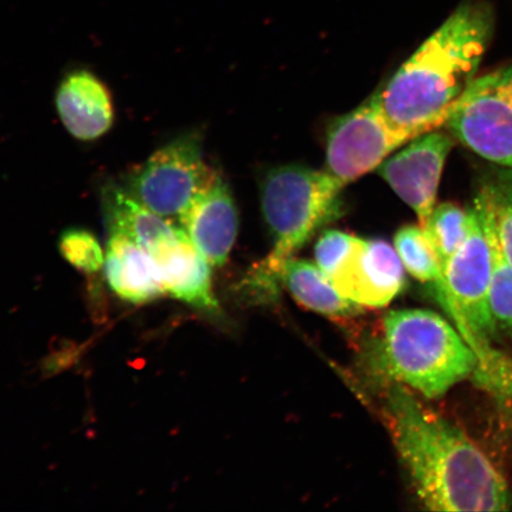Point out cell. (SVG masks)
Here are the masks:
<instances>
[{"mask_svg": "<svg viewBox=\"0 0 512 512\" xmlns=\"http://www.w3.org/2000/svg\"><path fill=\"white\" fill-rule=\"evenodd\" d=\"M394 246L405 270L433 290L443 279L437 252L421 226H406L395 235Z\"/></svg>", "mask_w": 512, "mask_h": 512, "instance_id": "16", "label": "cell"}, {"mask_svg": "<svg viewBox=\"0 0 512 512\" xmlns=\"http://www.w3.org/2000/svg\"><path fill=\"white\" fill-rule=\"evenodd\" d=\"M57 113L75 139L93 142L111 130L114 104L110 89L86 69L73 70L56 92Z\"/></svg>", "mask_w": 512, "mask_h": 512, "instance_id": "11", "label": "cell"}, {"mask_svg": "<svg viewBox=\"0 0 512 512\" xmlns=\"http://www.w3.org/2000/svg\"><path fill=\"white\" fill-rule=\"evenodd\" d=\"M453 143L445 133L428 132L377 168L396 195L414 210L420 226L435 208L440 178Z\"/></svg>", "mask_w": 512, "mask_h": 512, "instance_id": "8", "label": "cell"}, {"mask_svg": "<svg viewBox=\"0 0 512 512\" xmlns=\"http://www.w3.org/2000/svg\"><path fill=\"white\" fill-rule=\"evenodd\" d=\"M344 187L328 171L300 165L268 172L262 182L261 207L274 246L252 277L255 288L274 296L286 262L337 215Z\"/></svg>", "mask_w": 512, "mask_h": 512, "instance_id": "4", "label": "cell"}, {"mask_svg": "<svg viewBox=\"0 0 512 512\" xmlns=\"http://www.w3.org/2000/svg\"><path fill=\"white\" fill-rule=\"evenodd\" d=\"M407 140L384 119L373 99L339 117L326 137V166L343 185L379 168Z\"/></svg>", "mask_w": 512, "mask_h": 512, "instance_id": "7", "label": "cell"}, {"mask_svg": "<svg viewBox=\"0 0 512 512\" xmlns=\"http://www.w3.org/2000/svg\"><path fill=\"white\" fill-rule=\"evenodd\" d=\"M59 251L64 260L83 273L99 272L105 253L96 236L83 228H68L60 235Z\"/></svg>", "mask_w": 512, "mask_h": 512, "instance_id": "20", "label": "cell"}, {"mask_svg": "<svg viewBox=\"0 0 512 512\" xmlns=\"http://www.w3.org/2000/svg\"><path fill=\"white\" fill-rule=\"evenodd\" d=\"M360 238L338 230H328L317 242L316 265L330 278L342 262L354 251Z\"/></svg>", "mask_w": 512, "mask_h": 512, "instance_id": "21", "label": "cell"}, {"mask_svg": "<svg viewBox=\"0 0 512 512\" xmlns=\"http://www.w3.org/2000/svg\"><path fill=\"white\" fill-rule=\"evenodd\" d=\"M381 367L390 379L439 399L479 369L476 352L457 328L430 310L389 312L383 320Z\"/></svg>", "mask_w": 512, "mask_h": 512, "instance_id": "3", "label": "cell"}, {"mask_svg": "<svg viewBox=\"0 0 512 512\" xmlns=\"http://www.w3.org/2000/svg\"><path fill=\"white\" fill-rule=\"evenodd\" d=\"M422 229L431 240L440 260L441 270L462 246L470 227V210L466 211L458 204L443 203L435 206Z\"/></svg>", "mask_w": 512, "mask_h": 512, "instance_id": "17", "label": "cell"}, {"mask_svg": "<svg viewBox=\"0 0 512 512\" xmlns=\"http://www.w3.org/2000/svg\"><path fill=\"white\" fill-rule=\"evenodd\" d=\"M492 30L489 5H460L371 98L390 127L412 142L445 125L476 79Z\"/></svg>", "mask_w": 512, "mask_h": 512, "instance_id": "2", "label": "cell"}, {"mask_svg": "<svg viewBox=\"0 0 512 512\" xmlns=\"http://www.w3.org/2000/svg\"><path fill=\"white\" fill-rule=\"evenodd\" d=\"M386 411L395 446L426 509H510L507 480L462 428L395 381L388 389Z\"/></svg>", "mask_w": 512, "mask_h": 512, "instance_id": "1", "label": "cell"}, {"mask_svg": "<svg viewBox=\"0 0 512 512\" xmlns=\"http://www.w3.org/2000/svg\"><path fill=\"white\" fill-rule=\"evenodd\" d=\"M104 268L111 290L127 303L146 304L166 294L153 256L126 235L110 233Z\"/></svg>", "mask_w": 512, "mask_h": 512, "instance_id": "12", "label": "cell"}, {"mask_svg": "<svg viewBox=\"0 0 512 512\" xmlns=\"http://www.w3.org/2000/svg\"><path fill=\"white\" fill-rule=\"evenodd\" d=\"M280 281L298 303L320 315L348 318L362 312V306L342 296L328 275L309 261L288 260Z\"/></svg>", "mask_w": 512, "mask_h": 512, "instance_id": "15", "label": "cell"}, {"mask_svg": "<svg viewBox=\"0 0 512 512\" xmlns=\"http://www.w3.org/2000/svg\"><path fill=\"white\" fill-rule=\"evenodd\" d=\"M177 220L211 266H222L227 261L238 236L239 219L232 192L220 176Z\"/></svg>", "mask_w": 512, "mask_h": 512, "instance_id": "10", "label": "cell"}, {"mask_svg": "<svg viewBox=\"0 0 512 512\" xmlns=\"http://www.w3.org/2000/svg\"><path fill=\"white\" fill-rule=\"evenodd\" d=\"M478 210L482 217L486 234H488L491 248V279H490V309L498 330H502L512 338V266L505 259L501 247H499L490 223L486 220L482 211Z\"/></svg>", "mask_w": 512, "mask_h": 512, "instance_id": "18", "label": "cell"}, {"mask_svg": "<svg viewBox=\"0 0 512 512\" xmlns=\"http://www.w3.org/2000/svg\"><path fill=\"white\" fill-rule=\"evenodd\" d=\"M330 279L342 296L362 307L386 306L406 286L398 252L382 240L358 239Z\"/></svg>", "mask_w": 512, "mask_h": 512, "instance_id": "9", "label": "cell"}, {"mask_svg": "<svg viewBox=\"0 0 512 512\" xmlns=\"http://www.w3.org/2000/svg\"><path fill=\"white\" fill-rule=\"evenodd\" d=\"M151 255L162 275L166 294L198 309H215L211 265L198 252L182 227L174 239Z\"/></svg>", "mask_w": 512, "mask_h": 512, "instance_id": "13", "label": "cell"}, {"mask_svg": "<svg viewBox=\"0 0 512 512\" xmlns=\"http://www.w3.org/2000/svg\"><path fill=\"white\" fill-rule=\"evenodd\" d=\"M106 219L110 233L126 235L150 254L178 234L181 226L155 213L127 190H112L106 198Z\"/></svg>", "mask_w": 512, "mask_h": 512, "instance_id": "14", "label": "cell"}, {"mask_svg": "<svg viewBox=\"0 0 512 512\" xmlns=\"http://www.w3.org/2000/svg\"><path fill=\"white\" fill-rule=\"evenodd\" d=\"M217 177L204 160L200 139L184 136L152 153L127 191L155 213L174 220Z\"/></svg>", "mask_w": 512, "mask_h": 512, "instance_id": "6", "label": "cell"}, {"mask_svg": "<svg viewBox=\"0 0 512 512\" xmlns=\"http://www.w3.org/2000/svg\"><path fill=\"white\" fill-rule=\"evenodd\" d=\"M473 204L489 221L505 259L512 266V181L495 179L485 184Z\"/></svg>", "mask_w": 512, "mask_h": 512, "instance_id": "19", "label": "cell"}, {"mask_svg": "<svg viewBox=\"0 0 512 512\" xmlns=\"http://www.w3.org/2000/svg\"><path fill=\"white\" fill-rule=\"evenodd\" d=\"M445 125L476 155L512 169V66L473 80Z\"/></svg>", "mask_w": 512, "mask_h": 512, "instance_id": "5", "label": "cell"}]
</instances>
